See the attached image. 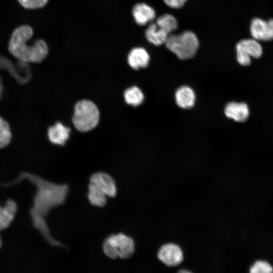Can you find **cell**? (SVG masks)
Listing matches in <instances>:
<instances>
[{
  "mask_svg": "<svg viewBox=\"0 0 273 273\" xmlns=\"http://www.w3.org/2000/svg\"><path fill=\"white\" fill-rule=\"evenodd\" d=\"M169 35L162 28L159 27L156 23L150 24L145 31L147 39L156 46L165 43Z\"/></svg>",
  "mask_w": 273,
  "mask_h": 273,
  "instance_id": "e0dca14e",
  "label": "cell"
},
{
  "mask_svg": "<svg viewBox=\"0 0 273 273\" xmlns=\"http://www.w3.org/2000/svg\"><path fill=\"white\" fill-rule=\"evenodd\" d=\"M32 28L27 25L16 28L12 34L9 45V52L18 61L27 63H38L47 57L49 48L42 39L29 45L27 42L33 35Z\"/></svg>",
  "mask_w": 273,
  "mask_h": 273,
  "instance_id": "7a4b0ae2",
  "label": "cell"
},
{
  "mask_svg": "<svg viewBox=\"0 0 273 273\" xmlns=\"http://www.w3.org/2000/svg\"><path fill=\"white\" fill-rule=\"evenodd\" d=\"M2 246V240L1 236L0 235V248H1Z\"/></svg>",
  "mask_w": 273,
  "mask_h": 273,
  "instance_id": "4316f807",
  "label": "cell"
},
{
  "mask_svg": "<svg viewBox=\"0 0 273 273\" xmlns=\"http://www.w3.org/2000/svg\"><path fill=\"white\" fill-rule=\"evenodd\" d=\"M103 249L104 253L111 259H127L134 253L135 244L130 237L118 233L108 236L103 242Z\"/></svg>",
  "mask_w": 273,
  "mask_h": 273,
  "instance_id": "5b68a950",
  "label": "cell"
},
{
  "mask_svg": "<svg viewBox=\"0 0 273 273\" xmlns=\"http://www.w3.org/2000/svg\"><path fill=\"white\" fill-rule=\"evenodd\" d=\"M236 51L238 61L243 66L250 64L251 57L258 58L262 54L261 45L254 38L240 41L236 46Z\"/></svg>",
  "mask_w": 273,
  "mask_h": 273,
  "instance_id": "52a82bcc",
  "label": "cell"
},
{
  "mask_svg": "<svg viewBox=\"0 0 273 273\" xmlns=\"http://www.w3.org/2000/svg\"><path fill=\"white\" fill-rule=\"evenodd\" d=\"M250 273H273V267L267 261L258 260L251 266Z\"/></svg>",
  "mask_w": 273,
  "mask_h": 273,
  "instance_id": "7402d4cb",
  "label": "cell"
},
{
  "mask_svg": "<svg viewBox=\"0 0 273 273\" xmlns=\"http://www.w3.org/2000/svg\"><path fill=\"white\" fill-rule=\"evenodd\" d=\"M27 180L36 187L33 206L30 210L31 217H39L46 219L54 208L62 205L69 192L66 184H57L48 181L39 176L28 172H22L13 180L8 182L5 186H10Z\"/></svg>",
  "mask_w": 273,
  "mask_h": 273,
  "instance_id": "6da1fadb",
  "label": "cell"
},
{
  "mask_svg": "<svg viewBox=\"0 0 273 273\" xmlns=\"http://www.w3.org/2000/svg\"><path fill=\"white\" fill-rule=\"evenodd\" d=\"M165 44L168 50L181 60L193 58L199 46L197 36L191 31H185L178 34H171Z\"/></svg>",
  "mask_w": 273,
  "mask_h": 273,
  "instance_id": "3957f363",
  "label": "cell"
},
{
  "mask_svg": "<svg viewBox=\"0 0 273 273\" xmlns=\"http://www.w3.org/2000/svg\"><path fill=\"white\" fill-rule=\"evenodd\" d=\"M0 69L7 71L17 82L21 84L28 83L31 78L29 63L18 61L15 64L2 55H0Z\"/></svg>",
  "mask_w": 273,
  "mask_h": 273,
  "instance_id": "8992f818",
  "label": "cell"
},
{
  "mask_svg": "<svg viewBox=\"0 0 273 273\" xmlns=\"http://www.w3.org/2000/svg\"><path fill=\"white\" fill-rule=\"evenodd\" d=\"M132 13L136 23L145 25L153 20L156 16L154 9L145 3L136 4L132 9Z\"/></svg>",
  "mask_w": 273,
  "mask_h": 273,
  "instance_id": "7c38bea8",
  "label": "cell"
},
{
  "mask_svg": "<svg viewBox=\"0 0 273 273\" xmlns=\"http://www.w3.org/2000/svg\"><path fill=\"white\" fill-rule=\"evenodd\" d=\"M149 60L150 56L147 51L140 47L132 49L127 56L128 63L134 69L146 67Z\"/></svg>",
  "mask_w": 273,
  "mask_h": 273,
  "instance_id": "9a60e30c",
  "label": "cell"
},
{
  "mask_svg": "<svg viewBox=\"0 0 273 273\" xmlns=\"http://www.w3.org/2000/svg\"><path fill=\"white\" fill-rule=\"evenodd\" d=\"M3 90V85L2 83V80L0 76V99L2 97V93Z\"/></svg>",
  "mask_w": 273,
  "mask_h": 273,
  "instance_id": "d4e9b609",
  "label": "cell"
},
{
  "mask_svg": "<svg viewBox=\"0 0 273 273\" xmlns=\"http://www.w3.org/2000/svg\"><path fill=\"white\" fill-rule=\"evenodd\" d=\"M124 97L126 103L133 106L140 105L144 99L142 90L135 86L126 89L124 93Z\"/></svg>",
  "mask_w": 273,
  "mask_h": 273,
  "instance_id": "d6986e66",
  "label": "cell"
},
{
  "mask_svg": "<svg viewBox=\"0 0 273 273\" xmlns=\"http://www.w3.org/2000/svg\"><path fill=\"white\" fill-rule=\"evenodd\" d=\"M225 115L238 122H244L248 117L249 109L244 103L230 102L225 107Z\"/></svg>",
  "mask_w": 273,
  "mask_h": 273,
  "instance_id": "5bb4252c",
  "label": "cell"
},
{
  "mask_svg": "<svg viewBox=\"0 0 273 273\" xmlns=\"http://www.w3.org/2000/svg\"><path fill=\"white\" fill-rule=\"evenodd\" d=\"M12 138V134L9 124L0 116V149L8 146Z\"/></svg>",
  "mask_w": 273,
  "mask_h": 273,
  "instance_id": "44dd1931",
  "label": "cell"
},
{
  "mask_svg": "<svg viewBox=\"0 0 273 273\" xmlns=\"http://www.w3.org/2000/svg\"><path fill=\"white\" fill-rule=\"evenodd\" d=\"M156 24L169 34L175 30L177 27L175 18L169 14H165L156 19Z\"/></svg>",
  "mask_w": 273,
  "mask_h": 273,
  "instance_id": "ffe728a7",
  "label": "cell"
},
{
  "mask_svg": "<svg viewBox=\"0 0 273 273\" xmlns=\"http://www.w3.org/2000/svg\"><path fill=\"white\" fill-rule=\"evenodd\" d=\"M18 1L25 8L35 9L43 7L49 0H18Z\"/></svg>",
  "mask_w": 273,
  "mask_h": 273,
  "instance_id": "603a6c76",
  "label": "cell"
},
{
  "mask_svg": "<svg viewBox=\"0 0 273 273\" xmlns=\"http://www.w3.org/2000/svg\"><path fill=\"white\" fill-rule=\"evenodd\" d=\"M187 0H163L168 7L173 9L180 8L184 6Z\"/></svg>",
  "mask_w": 273,
  "mask_h": 273,
  "instance_id": "cb8c5ba5",
  "label": "cell"
},
{
  "mask_svg": "<svg viewBox=\"0 0 273 273\" xmlns=\"http://www.w3.org/2000/svg\"><path fill=\"white\" fill-rule=\"evenodd\" d=\"M17 211V205L12 199H8L4 205H0V231L10 226Z\"/></svg>",
  "mask_w": 273,
  "mask_h": 273,
  "instance_id": "8fae6325",
  "label": "cell"
},
{
  "mask_svg": "<svg viewBox=\"0 0 273 273\" xmlns=\"http://www.w3.org/2000/svg\"><path fill=\"white\" fill-rule=\"evenodd\" d=\"M87 198L90 203L95 206L104 207L107 203V195L94 184L88 186Z\"/></svg>",
  "mask_w": 273,
  "mask_h": 273,
  "instance_id": "ac0fdd59",
  "label": "cell"
},
{
  "mask_svg": "<svg viewBox=\"0 0 273 273\" xmlns=\"http://www.w3.org/2000/svg\"><path fill=\"white\" fill-rule=\"evenodd\" d=\"M100 120V112L93 102L83 100L76 103L72 117V122L75 128L81 132L93 129Z\"/></svg>",
  "mask_w": 273,
  "mask_h": 273,
  "instance_id": "277c9868",
  "label": "cell"
},
{
  "mask_svg": "<svg viewBox=\"0 0 273 273\" xmlns=\"http://www.w3.org/2000/svg\"><path fill=\"white\" fill-rule=\"evenodd\" d=\"M158 258L166 265L173 267L179 265L184 259L181 248L173 243H167L162 245L157 252Z\"/></svg>",
  "mask_w": 273,
  "mask_h": 273,
  "instance_id": "ba28073f",
  "label": "cell"
},
{
  "mask_svg": "<svg viewBox=\"0 0 273 273\" xmlns=\"http://www.w3.org/2000/svg\"><path fill=\"white\" fill-rule=\"evenodd\" d=\"M177 273H192V272L188 270L182 269L179 270L177 272Z\"/></svg>",
  "mask_w": 273,
  "mask_h": 273,
  "instance_id": "484cf974",
  "label": "cell"
},
{
  "mask_svg": "<svg viewBox=\"0 0 273 273\" xmlns=\"http://www.w3.org/2000/svg\"><path fill=\"white\" fill-rule=\"evenodd\" d=\"M250 33L256 40L269 41L273 39V19L267 21L255 18L252 19Z\"/></svg>",
  "mask_w": 273,
  "mask_h": 273,
  "instance_id": "9c48e42d",
  "label": "cell"
},
{
  "mask_svg": "<svg viewBox=\"0 0 273 273\" xmlns=\"http://www.w3.org/2000/svg\"><path fill=\"white\" fill-rule=\"evenodd\" d=\"M70 129L60 122L51 126L48 131L50 141L55 145L63 146L69 138Z\"/></svg>",
  "mask_w": 273,
  "mask_h": 273,
  "instance_id": "4fadbf2b",
  "label": "cell"
},
{
  "mask_svg": "<svg viewBox=\"0 0 273 273\" xmlns=\"http://www.w3.org/2000/svg\"><path fill=\"white\" fill-rule=\"evenodd\" d=\"M175 98L177 105L184 109L192 107L196 101L195 92L188 86H183L178 88L175 92Z\"/></svg>",
  "mask_w": 273,
  "mask_h": 273,
  "instance_id": "2e32d148",
  "label": "cell"
},
{
  "mask_svg": "<svg viewBox=\"0 0 273 273\" xmlns=\"http://www.w3.org/2000/svg\"><path fill=\"white\" fill-rule=\"evenodd\" d=\"M89 183L102 191L107 197L112 198L116 195V183L114 179L106 173L99 172L94 173L90 177Z\"/></svg>",
  "mask_w": 273,
  "mask_h": 273,
  "instance_id": "30bf717a",
  "label": "cell"
}]
</instances>
